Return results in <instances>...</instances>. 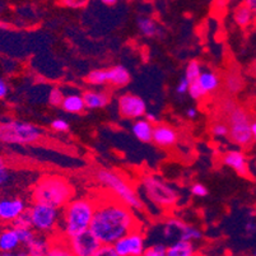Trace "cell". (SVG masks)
Instances as JSON below:
<instances>
[{"mask_svg":"<svg viewBox=\"0 0 256 256\" xmlns=\"http://www.w3.org/2000/svg\"><path fill=\"white\" fill-rule=\"evenodd\" d=\"M223 86H224V90L228 94L234 96L237 93L241 92L245 87V80L242 78L241 72L237 66H234L230 70L227 72L224 76V80H223Z\"/></svg>","mask_w":256,"mask_h":256,"instance_id":"obj_15","label":"cell"},{"mask_svg":"<svg viewBox=\"0 0 256 256\" xmlns=\"http://www.w3.org/2000/svg\"><path fill=\"white\" fill-rule=\"evenodd\" d=\"M107 82L116 87H124L130 82V73L122 65H118L107 70Z\"/></svg>","mask_w":256,"mask_h":256,"instance_id":"obj_18","label":"cell"},{"mask_svg":"<svg viewBox=\"0 0 256 256\" xmlns=\"http://www.w3.org/2000/svg\"><path fill=\"white\" fill-rule=\"evenodd\" d=\"M188 92V94L192 96V98H194V100H200V98H203V97L206 96V93H204L203 90L200 88V86L198 84L196 80H195V82L190 83Z\"/></svg>","mask_w":256,"mask_h":256,"instance_id":"obj_36","label":"cell"},{"mask_svg":"<svg viewBox=\"0 0 256 256\" xmlns=\"http://www.w3.org/2000/svg\"><path fill=\"white\" fill-rule=\"evenodd\" d=\"M251 132H252V138L256 142V121L251 122Z\"/></svg>","mask_w":256,"mask_h":256,"instance_id":"obj_49","label":"cell"},{"mask_svg":"<svg viewBox=\"0 0 256 256\" xmlns=\"http://www.w3.org/2000/svg\"><path fill=\"white\" fill-rule=\"evenodd\" d=\"M13 228H32L31 216H30V210L26 209L23 213H20L14 220H13Z\"/></svg>","mask_w":256,"mask_h":256,"instance_id":"obj_30","label":"cell"},{"mask_svg":"<svg viewBox=\"0 0 256 256\" xmlns=\"http://www.w3.org/2000/svg\"><path fill=\"white\" fill-rule=\"evenodd\" d=\"M252 17L254 12L251 10V8L245 3V2H242V3L234 9V22H236L240 27H242V28L248 27V26L252 22Z\"/></svg>","mask_w":256,"mask_h":256,"instance_id":"obj_23","label":"cell"},{"mask_svg":"<svg viewBox=\"0 0 256 256\" xmlns=\"http://www.w3.org/2000/svg\"><path fill=\"white\" fill-rule=\"evenodd\" d=\"M195 254V248L192 241L188 240H178L170 248H167V256H192Z\"/></svg>","mask_w":256,"mask_h":256,"instance_id":"obj_21","label":"cell"},{"mask_svg":"<svg viewBox=\"0 0 256 256\" xmlns=\"http://www.w3.org/2000/svg\"><path fill=\"white\" fill-rule=\"evenodd\" d=\"M6 93H8V86H6L3 79H0V98L6 97Z\"/></svg>","mask_w":256,"mask_h":256,"instance_id":"obj_43","label":"cell"},{"mask_svg":"<svg viewBox=\"0 0 256 256\" xmlns=\"http://www.w3.org/2000/svg\"><path fill=\"white\" fill-rule=\"evenodd\" d=\"M94 213V203L90 199H76L65 206L64 232L70 238L80 232L90 230Z\"/></svg>","mask_w":256,"mask_h":256,"instance_id":"obj_3","label":"cell"},{"mask_svg":"<svg viewBox=\"0 0 256 256\" xmlns=\"http://www.w3.org/2000/svg\"><path fill=\"white\" fill-rule=\"evenodd\" d=\"M200 73H202V66H200L199 62L196 60H192L186 66V72H185V78L188 79V82H195L198 78H199Z\"/></svg>","mask_w":256,"mask_h":256,"instance_id":"obj_29","label":"cell"},{"mask_svg":"<svg viewBox=\"0 0 256 256\" xmlns=\"http://www.w3.org/2000/svg\"><path fill=\"white\" fill-rule=\"evenodd\" d=\"M27 251H26V255L31 256H45L48 254L50 250V244H48L46 240L38 238V237H34L28 245H26Z\"/></svg>","mask_w":256,"mask_h":256,"instance_id":"obj_24","label":"cell"},{"mask_svg":"<svg viewBox=\"0 0 256 256\" xmlns=\"http://www.w3.org/2000/svg\"><path fill=\"white\" fill-rule=\"evenodd\" d=\"M118 111L126 118H139L146 115V102L134 94H124L118 100Z\"/></svg>","mask_w":256,"mask_h":256,"instance_id":"obj_11","label":"cell"},{"mask_svg":"<svg viewBox=\"0 0 256 256\" xmlns=\"http://www.w3.org/2000/svg\"><path fill=\"white\" fill-rule=\"evenodd\" d=\"M51 128H52L55 132H65L69 130V124L65 120H62V118H56V120H54L52 122H51Z\"/></svg>","mask_w":256,"mask_h":256,"instance_id":"obj_38","label":"cell"},{"mask_svg":"<svg viewBox=\"0 0 256 256\" xmlns=\"http://www.w3.org/2000/svg\"><path fill=\"white\" fill-rule=\"evenodd\" d=\"M228 124V136L232 143L242 146V148H250L254 140L252 132H251V118L248 108L237 104L234 110L227 115Z\"/></svg>","mask_w":256,"mask_h":256,"instance_id":"obj_5","label":"cell"},{"mask_svg":"<svg viewBox=\"0 0 256 256\" xmlns=\"http://www.w3.org/2000/svg\"><path fill=\"white\" fill-rule=\"evenodd\" d=\"M17 231L18 238H20V242L22 245H28L30 242L34 238V234L32 231V228H14Z\"/></svg>","mask_w":256,"mask_h":256,"instance_id":"obj_31","label":"cell"},{"mask_svg":"<svg viewBox=\"0 0 256 256\" xmlns=\"http://www.w3.org/2000/svg\"><path fill=\"white\" fill-rule=\"evenodd\" d=\"M28 210L31 216L32 228L38 232L46 234V232L54 231V228L56 227L59 222V208L48 206V204L34 203Z\"/></svg>","mask_w":256,"mask_h":256,"instance_id":"obj_8","label":"cell"},{"mask_svg":"<svg viewBox=\"0 0 256 256\" xmlns=\"http://www.w3.org/2000/svg\"><path fill=\"white\" fill-rule=\"evenodd\" d=\"M245 228H246V232H248V234H255V232H256V224H255V223H252V222L248 223Z\"/></svg>","mask_w":256,"mask_h":256,"instance_id":"obj_44","label":"cell"},{"mask_svg":"<svg viewBox=\"0 0 256 256\" xmlns=\"http://www.w3.org/2000/svg\"><path fill=\"white\" fill-rule=\"evenodd\" d=\"M142 184L148 199L157 206L170 208L178 202V196L176 190L154 174H146Z\"/></svg>","mask_w":256,"mask_h":256,"instance_id":"obj_7","label":"cell"},{"mask_svg":"<svg viewBox=\"0 0 256 256\" xmlns=\"http://www.w3.org/2000/svg\"><path fill=\"white\" fill-rule=\"evenodd\" d=\"M62 108L69 114H80L86 108L84 101H83V96L80 94H66L64 96V100L62 102Z\"/></svg>","mask_w":256,"mask_h":256,"instance_id":"obj_19","label":"cell"},{"mask_svg":"<svg viewBox=\"0 0 256 256\" xmlns=\"http://www.w3.org/2000/svg\"><path fill=\"white\" fill-rule=\"evenodd\" d=\"M188 86H190V82H188L186 78H182L180 82H178L176 90H178V94H185V93L188 90Z\"/></svg>","mask_w":256,"mask_h":256,"instance_id":"obj_41","label":"cell"},{"mask_svg":"<svg viewBox=\"0 0 256 256\" xmlns=\"http://www.w3.org/2000/svg\"><path fill=\"white\" fill-rule=\"evenodd\" d=\"M186 115H188V118H195L198 115V111L195 110V108H188V110L186 111Z\"/></svg>","mask_w":256,"mask_h":256,"instance_id":"obj_46","label":"cell"},{"mask_svg":"<svg viewBox=\"0 0 256 256\" xmlns=\"http://www.w3.org/2000/svg\"><path fill=\"white\" fill-rule=\"evenodd\" d=\"M3 166H6V164H4V160H3V158L0 157V167H3Z\"/></svg>","mask_w":256,"mask_h":256,"instance_id":"obj_50","label":"cell"},{"mask_svg":"<svg viewBox=\"0 0 256 256\" xmlns=\"http://www.w3.org/2000/svg\"><path fill=\"white\" fill-rule=\"evenodd\" d=\"M118 256H140L144 254V237L138 231H132L114 242Z\"/></svg>","mask_w":256,"mask_h":256,"instance_id":"obj_10","label":"cell"},{"mask_svg":"<svg viewBox=\"0 0 256 256\" xmlns=\"http://www.w3.org/2000/svg\"><path fill=\"white\" fill-rule=\"evenodd\" d=\"M212 132H213V136H228V124L227 121H222L220 118L218 121L213 122L212 125Z\"/></svg>","mask_w":256,"mask_h":256,"instance_id":"obj_32","label":"cell"},{"mask_svg":"<svg viewBox=\"0 0 256 256\" xmlns=\"http://www.w3.org/2000/svg\"><path fill=\"white\" fill-rule=\"evenodd\" d=\"M153 126H154V124H152L150 121L138 120L132 125V134L140 142L148 143V142L152 140Z\"/></svg>","mask_w":256,"mask_h":256,"instance_id":"obj_20","label":"cell"},{"mask_svg":"<svg viewBox=\"0 0 256 256\" xmlns=\"http://www.w3.org/2000/svg\"><path fill=\"white\" fill-rule=\"evenodd\" d=\"M8 178H9V172L8 170H6V166L0 167V186L3 185Z\"/></svg>","mask_w":256,"mask_h":256,"instance_id":"obj_42","label":"cell"},{"mask_svg":"<svg viewBox=\"0 0 256 256\" xmlns=\"http://www.w3.org/2000/svg\"><path fill=\"white\" fill-rule=\"evenodd\" d=\"M64 93H62V90H60V88H52V90H50V93H48V102H50V104H52V106H60L62 102V100H64Z\"/></svg>","mask_w":256,"mask_h":256,"instance_id":"obj_34","label":"cell"},{"mask_svg":"<svg viewBox=\"0 0 256 256\" xmlns=\"http://www.w3.org/2000/svg\"><path fill=\"white\" fill-rule=\"evenodd\" d=\"M236 106H237L236 100H234L231 94H227V96H223L220 98V101H218V104H217V110L220 116H226V118H227L228 114L231 112Z\"/></svg>","mask_w":256,"mask_h":256,"instance_id":"obj_26","label":"cell"},{"mask_svg":"<svg viewBox=\"0 0 256 256\" xmlns=\"http://www.w3.org/2000/svg\"><path fill=\"white\" fill-rule=\"evenodd\" d=\"M152 140L160 146H171L178 142V132L168 125H154Z\"/></svg>","mask_w":256,"mask_h":256,"instance_id":"obj_14","label":"cell"},{"mask_svg":"<svg viewBox=\"0 0 256 256\" xmlns=\"http://www.w3.org/2000/svg\"><path fill=\"white\" fill-rule=\"evenodd\" d=\"M83 101H84L86 108H102L106 107L107 104L110 102V97L104 92H98V90H87L83 93Z\"/></svg>","mask_w":256,"mask_h":256,"instance_id":"obj_16","label":"cell"},{"mask_svg":"<svg viewBox=\"0 0 256 256\" xmlns=\"http://www.w3.org/2000/svg\"><path fill=\"white\" fill-rule=\"evenodd\" d=\"M146 120L150 121L152 124H156V122H157V118H156L154 114H150V112L146 114Z\"/></svg>","mask_w":256,"mask_h":256,"instance_id":"obj_47","label":"cell"},{"mask_svg":"<svg viewBox=\"0 0 256 256\" xmlns=\"http://www.w3.org/2000/svg\"><path fill=\"white\" fill-rule=\"evenodd\" d=\"M202 238V232L198 230V228L192 227V226H188L186 223H184L182 227H181L180 232V240H188V241H195V240Z\"/></svg>","mask_w":256,"mask_h":256,"instance_id":"obj_27","label":"cell"},{"mask_svg":"<svg viewBox=\"0 0 256 256\" xmlns=\"http://www.w3.org/2000/svg\"><path fill=\"white\" fill-rule=\"evenodd\" d=\"M73 196L70 184L60 176H46L37 182L34 190V203L62 208L69 203Z\"/></svg>","mask_w":256,"mask_h":256,"instance_id":"obj_2","label":"cell"},{"mask_svg":"<svg viewBox=\"0 0 256 256\" xmlns=\"http://www.w3.org/2000/svg\"><path fill=\"white\" fill-rule=\"evenodd\" d=\"M68 245L72 255L96 256L97 251L101 248L102 244L90 230H86V231L70 237Z\"/></svg>","mask_w":256,"mask_h":256,"instance_id":"obj_9","label":"cell"},{"mask_svg":"<svg viewBox=\"0 0 256 256\" xmlns=\"http://www.w3.org/2000/svg\"><path fill=\"white\" fill-rule=\"evenodd\" d=\"M192 192L195 195V196L204 198L208 195V188H206L204 185H202V184H195V185H192Z\"/></svg>","mask_w":256,"mask_h":256,"instance_id":"obj_39","label":"cell"},{"mask_svg":"<svg viewBox=\"0 0 256 256\" xmlns=\"http://www.w3.org/2000/svg\"><path fill=\"white\" fill-rule=\"evenodd\" d=\"M246 4L251 8V10L254 12V14H256V0H244Z\"/></svg>","mask_w":256,"mask_h":256,"instance_id":"obj_45","label":"cell"},{"mask_svg":"<svg viewBox=\"0 0 256 256\" xmlns=\"http://www.w3.org/2000/svg\"><path fill=\"white\" fill-rule=\"evenodd\" d=\"M255 255H256V252H255Z\"/></svg>","mask_w":256,"mask_h":256,"instance_id":"obj_52","label":"cell"},{"mask_svg":"<svg viewBox=\"0 0 256 256\" xmlns=\"http://www.w3.org/2000/svg\"><path fill=\"white\" fill-rule=\"evenodd\" d=\"M223 162L224 164H227L228 167L234 168L240 176L245 178H251V172L248 168V160H246V156L244 154V152L241 150H230L224 154L223 157Z\"/></svg>","mask_w":256,"mask_h":256,"instance_id":"obj_12","label":"cell"},{"mask_svg":"<svg viewBox=\"0 0 256 256\" xmlns=\"http://www.w3.org/2000/svg\"><path fill=\"white\" fill-rule=\"evenodd\" d=\"M96 256H118L116 255V251L114 248V245L110 244H102L101 248L97 251Z\"/></svg>","mask_w":256,"mask_h":256,"instance_id":"obj_37","label":"cell"},{"mask_svg":"<svg viewBox=\"0 0 256 256\" xmlns=\"http://www.w3.org/2000/svg\"><path fill=\"white\" fill-rule=\"evenodd\" d=\"M20 245V238H18L17 231H16L14 228L6 230V231L0 234V251L4 255H10L16 248H18Z\"/></svg>","mask_w":256,"mask_h":256,"instance_id":"obj_17","label":"cell"},{"mask_svg":"<svg viewBox=\"0 0 256 256\" xmlns=\"http://www.w3.org/2000/svg\"><path fill=\"white\" fill-rule=\"evenodd\" d=\"M26 210V204L20 199L0 200V220L13 222L20 213Z\"/></svg>","mask_w":256,"mask_h":256,"instance_id":"obj_13","label":"cell"},{"mask_svg":"<svg viewBox=\"0 0 256 256\" xmlns=\"http://www.w3.org/2000/svg\"><path fill=\"white\" fill-rule=\"evenodd\" d=\"M102 3L104 4V6H115L116 3H118V0H101Z\"/></svg>","mask_w":256,"mask_h":256,"instance_id":"obj_48","label":"cell"},{"mask_svg":"<svg viewBox=\"0 0 256 256\" xmlns=\"http://www.w3.org/2000/svg\"><path fill=\"white\" fill-rule=\"evenodd\" d=\"M87 82L92 86H104L107 82V70L104 69H97L92 70L87 76Z\"/></svg>","mask_w":256,"mask_h":256,"instance_id":"obj_28","label":"cell"},{"mask_svg":"<svg viewBox=\"0 0 256 256\" xmlns=\"http://www.w3.org/2000/svg\"><path fill=\"white\" fill-rule=\"evenodd\" d=\"M138 28L146 37H154L160 32L157 23L150 18H139Z\"/></svg>","mask_w":256,"mask_h":256,"instance_id":"obj_25","label":"cell"},{"mask_svg":"<svg viewBox=\"0 0 256 256\" xmlns=\"http://www.w3.org/2000/svg\"><path fill=\"white\" fill-rule=\"evenodd\" d=\"M93 203L94 213L90 220V231L101 244L114 245V242L132 231H136L138 227V222L129 206L120 199L110 196Z\"/></svg>","mask_w":256,"mask_h":256,"instance_id":"obj_1","label":"cell"},{"mask_svg":"<svg viewBox=\"0 0 256 256\" xmlns=\"http://www.w3.org/2000/svg\"><path fill=\"white\" fill-rule=\"evenodd\" d=\"M196 82L206 94L214 92V90H217L220 84V76H218L217 74L212 73V72L200 73L199 78L196 79Z\"/></svg>","mask_w":256,"mask_h":256,"instance_id":"obj_22","label":"cell"},{"mask_svg":"<svg viewBox=\"0 0 256 256\" xmlns=\"http://www.w3.org/2000/svg\"><path fill=\"white\" fill-rule=\"evenodd\" d=\"M255 68H256V64H255Z\"/></svg>","mask_w":256,"mask_h":256,"instance_id":"obj_51","label":"cell"},{"mask_svg":"<svg viewBox=\"0 0 256 256\" xmlns=\"http://www.w3.org/2000/svg\"><path fill=\"white\" fill-rule=\"evenodd\" d=\"M86 3L87 0H62V4L69 8H80V6H84Z\"/></svg>","mask_w":256,"mask_h":256,"instance_id":"obj_40","label":"cell"},{"mask_svg":"<svg viewBox=\"0 0 256 256\" xmlns=\"http://www.w3.org/2000/svg\"><path fill=\"white\" fill-rule=\"evenodd\" d=\"M96 178L104 188L110 190L114 195H116L129 208L136 209V210H142L144 208L143 202L138 196L136 190L118 174L114 171H108V170H100V171H97Z\"/></svg>","mask_w":256,"mask_h":256,"instance_id":"obj_4","label":"cell"},{"mask_svg":"<svg viewBox=\"0 0 256 256\" xmlns=\"http://www.w3.org/2000/svg\"><path fill=\"white\" fill-rule=\"evenodd\" d=\"M143 255L146 256H167V248L162 244H157V245L150 246V248L144 250Z\"/></svg>","mask_w":256,"mask_h":256,"instance_id":"obj_35","label":"cell"},{"mask_svg":"<svg viewBox=\"0 0 256 256\" xmlns=\"http://www.w3.org/2000/svg\"><path fill=\"white\" fill-rule=\"evenodd\" d=\"M42 132L36 125L23 121H6L0 124V142L6 144H34L41 139Z\"/></svg>","mask_w":256,"mask_h":256,"instance_id":"obj_6","label":"cell"},{"mask_svg":"<svg viewBox=\"0 0 256 256\" xmlns=\"http://www.w3.org/2000/svg\"><path fill=\"white\" fill-rule=\"evenodd\" d=\"M48 256H69L72 255L70 248H69V245H60V244H56V245L50 246V250H48Z\"/></svg>","mask_w":256,"mask_h":256,"instance_id":"obj_33","label":"cell"}]
</instances>
